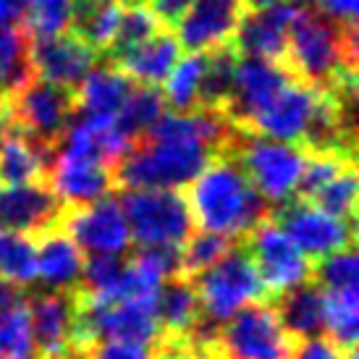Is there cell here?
I'll list each match as a JSON object with an SVG mask.
<instances>
[{
    "label": "cell",
    "mask_w": 359,
    "mask_h": 359,
    "mask_svg": "<svg viewBox=\"0 0 359 359\" xmlns=\"http://www.w3.org/2000/svg\"><path fill=\"white\" fill-rule=\"evenodd\" d=\"M155 351H158L155 359H223L215 349V344L202 346L194 341H160Z\"/></svg>",
    "instance_id": "cell-38"
},
{
    "label": "cell",
    "mask_w": 359,
    "mask_h": 359,
    "mask_svg": "<svg viewBox=\"0 0 359 359\" xmlns=\"http://www.w3.org/2000/svg\"><path fill=\"white\" fill-rule=\"evenodd\" d=\"M236 63H239V55L231 45L205 53V69H202L200 84V110L220 113V116L226 113V105H229L231 92H233Z\"/></svg>",
    "instance_id": "cell-27"
},
{
    "label": "cell",
    "mask_w": 359,
    "mask_h": 359,
    "mask_svg": "<svg viewBox=\"0 0 359 359\" xmlns=\"http://www.w3.org/2000/svg\"><path fill=\"white\" fill-rule=\"evenodd\" d=\"M48 187L66 210H76L84 205L108 197L116 187V173L108 163L87 155H76L69 150H55Z\"/></svg>",
    "instance_id": "cell-12"
},
{
    "label": "cell",
    "mask_w": 359,
    "mask_h": 359,
    "mask_svg": "<svg viewBox=\"0 0 359 359\" xmlns=\"http://www.w3.org/2000/svg\"><path fill=\"white\" fill-rule=\"evenodd\" d=\"M0 280L13 286H32L37 280V250L34 239L0 231Z\"/></svg>",
    "instance_id": "cell-31"
},
{
    "label": "cell",
    "mask_w": 359,
    "mask_h": 359,
    "mask_svg": "<svg viewBox=\"0 0 359 359\" xmlns=\"http://www.w3.org/2000/svg\"><path fill=\"white\" fill-rule=\"evenodd\" d=\"M278 320L283 330L294 341L315 339L325 330V307H323V289L315 280H309L304 286L286 291L278 297Z\"/></svg>",
    "instance_id": "cell-24"
},
{
    "label": "cell",
    "mask_w": 359,
    "mask_h": 359,
    "mask_svg": "<svg viewBox=\"0 0 359 359\" xmlns=\"http://www.w3.org/2000/svg\"><path fill=\"white\" fill-rule=\"evenodd\" d=\"M144 6L150 8V13L158 19L163 29H176L184 13L189 11L191 0H144Z\"/></svg>",
    "instance_id": "cell-39"
},
{
    "label": "cell",
    "mask_w": 359,
    "mask_h": 359,
    "mask_svg": "<svg viewBox=\"0 0 359 359\" xmlns=\"http://www.w3.org/2000/svg\"><path fill=\"white\" fill-rule=\"evenodd\" d=\"M223 152L239 163L244 176L270 208H280L297 197L307 163V152L302 147L231 126V137Z\"/></svg>",
    "instance_id": "cell-4"
},
{
    "label": "cell",
    "mask_w": 359,
    "mask_h": 359,
    "mask_svg": "<svg viewBox=\"0 0 359 359\" xmlns=\"http://www.w3.org/2000/svg\"><path fill=\"white\" fill-rule=\"evenodd\" d=\"M131 87L134 84L110 63L95 66L76 90V110L95 118H116L129 97Z\"/></svg>",
    "instance_id": "cell-22"
},
{
    "label": "cell",
    "mask_w": 359,
    "mask_h": 359,
    "mask_svg": "<svg viewBox=\"0 0 359 359\" xmlns=\"http://www.w3.org/2000/svg\"><path fill=\"white\" fill-rule=\"evenodd\" d=\"M121 13V0H74L71 34H76L97 55H102L118 29Z\"/></svg>",
    "instance_id": "cell-25"
},
{
    "label": "cell",
    "mask_w": 359,
    "mask_h": 359,
    "mask_svg": "<svg viewBox=\"0 0 359 359\" xmlns=\"http://www.w3.org/2000/svg\"><path fill=\"white\" fill-rule=\"evenodd\" d=\"M37 280L48 291H79L84 273V255L63 229L37 236Z\"/></svg>",
    "instance_id": "cell-18"
},
{
    "label": "cell",
    "mask_w": 359,
    "mask_h": 359,
    "mask_svg": "<svg viewBox=\"0 0 359 359\" xmlns=\"http://www.w3.org/2000/svg\"><path fill=\"white\" fill-rule=\"evenodd\" d=\"M286 69L323 92L357 81V27H339L304 0L289 27Z\"/></svg>",
    "instance_id": "cell-3"
},
{
    "label": "cell",
    "mask_w": 359,
    "mask_h": 359,
    "mask_svg": "<svg viewBox=\"0 0 359 359\" xmlns=\"http://www.w3.org/2000/svg\"><path fill=\"white\" fill-rule=\"evenodd\" d=\"M34 79L29 58V34L24 27L0 29V100L11 102Z\"/></svg>",
    "instance_id": "cell-26"
},
{
    "label": "cell",
    "mask_w": 359,
    "mask_h": 359,
    "mask_svg": "<svg viewBox=\"0 0 359 359\" xmlns=\"http://www.w3.org/2000/svg\"><path fill=\"white\" fill-rule=\"evenodd\" d=\"M74 0H29L21 27L29 34V40H45L69 32Z\"/></svg>",
    "instance_id": "cell-33"
},
{
    "label": "cell",
    "mask_w": 359,
    "mask_h": 359,
    "mask_svg": "<svg viewBox=\"0 0 359 359\" xmlns=\"http://www.w3.org/2000/svg\"><path fill=\"white\" fill-rule=\"evenodd\" d=\"M160 29H163V27L158 24V19L152 16L147 6H131V8H123L121 21H118V29H116V34H113L108 50L102 53L100 58L113 63V60H118L123 53H129V50H134V48L144 45V42L150 40V37H155Z\"/></svg>",
    "instance_id": "cell-32"
},
{
    "label": "cell",
    "mask_w": 359,
    "mask_h": 359,
    "mask_svg": "<svg viewBox=\"0 0 359 359\" xmlns=\"http://www.w3.org/2000/svg\"><path fill=\"white\" fill-rule=\"evenodd\" d=\"M66 208L48 184H24L0 189V231L37 239L53 229H60Z\"/></svg>",
    "instance_id": "cell-13"
},
{
    "label": "cell",
    "mask_w": 359,
    "mask_h": 359,
    "mask_svg": "<svg viewBox=\"0 0 359 359\" xmlns=\"http://www.w3.org/2000/svg\"><path fill=\"white\" fill-rule=\"evenodd\" d=\"M32 341L37 359H66L74 354L76 291H40L29 299Z\"/></svg>",
    "instance_id": "cell-16"
},
{
    "label": "cell",
    "mask_w": 359,
    "mask_h": 359,
    "mask_svg": "<svg viewBox=\"0 0 359 359\" xmlns=\"http://www.w3.org/2000/svg\"><path fill=\"white\" fill-rule=\"evenodd\" d=\"M16 131V121H13V113H11L8 102L0 100V144L8 140L11 134Z\"/></svg>",
    "instance_id": "cell-43"
},
{
    "label": "cell",
    "mask_w": 359,
    "mask_h": 359,
    "mask_svg": "<svg viewBox=\"0 0 359 359\" xmlns=\"http://www.w3.org/2000/svg\"><path fill=\"white\" fill-rule=\"evenodd\" d=\"M231 247H233V241L223 239L218 233H208V231L191 233L189 239L184 241V250H179L181 276L194 280L208 268H212Z\"/></svg>",
    "instance_id": "cell-34"
},
{
    "label": "cell",
    "mask_w": 359,
    "mask_h": 359,
    "mask_svg": "<svg viewBox=\"0 0 359 359\" xmlns=\"http://www.w3.org/2000/svg\"><path fill=\"white\" fill-rule=\"evenodd\" d=\"M8 105L16 121V129L50 152L58 150L63 134L69 131L71 121L79 113L74 92L60 90L37 76Z\"/></svg>",
    "instance_id": "cell-8"
},
{
    "label": "cell",
    "mask_w": 359,
    "mask_h": 359,
    "mask_svg": "<svg viewBox=\"0 0 359 359\" xmlns=\"http://www.w3.org/2000/svg\"><path fill=\"white\" fill-rule=\"evenodd\" d=\"M29 58L37 79L76 95L79 84L97 66L100 55L76 34L63 32L45 40H29Z\"/></svg>",
    "instance_id": "cell-14"
},
{
    "label": "cell",
    "mask_w": 359,
    "mask_h": 359,
    "mask_svg": "<svg viewBox=\"0 0 359 359\" xmlns=\"http://www.w3.org/2000/svg\"><path fill=\"white\" fill-rule=\"evenodd\" d=\"M55 152L24 137L19 129L0 144V184L24 187V184H48Z\"/></svg>",
    "instance_id": "cell-21"
},
{
    "label": "cell",
    "mask_w": 359,
    "mask_h": 359,
    "mask_svg": "<svg viewBox=\"0 0 359 359\" xmlns=\"http://www.w3.org/2000/svg\"><path fill=\"white\" fill-rule=\"evenodd\" d=\"M202 320L200 297L194 280L173 276L158 291V323L160 341H191Z\"/></svg>",
    "instance_id": "cell-20"
},
{
    "label": "cell",
    "mask_w": 359,
    "mask_h": 359,
    "mask_svg": "<svg viewBox=\"0 0 359 359\" xmlns=\"http://www.w3.org/2000/svg\"><path fill=\"white\" fill-rule=\"evenodd\" d=\"M231 137L220 113H165L116 165V187L123 189H184L218 158Z\"/></svg>",
    "instance_id": "cell-1"
},
{
    "label": "cell",
    "mask_w": 359,
    "mask_h": 359,
    "mask_svg": "<svg viewBox=\"0 0 359 359\" xmlns=\"http://www.w3.org/2000/svg\"><path fill=\"white\" fill-rule=\"evenodd\" d=\"M158 351L152 344L142 341H123V339H108L92 344L84 351V359H155Z\"/></svg>",
    "instance_id": "cell-37"
},
{
    "label": "cell",
    "mask_w": 359,
    "mask_h": 359,
    "mask_svg": "<svg viewBox=\"0 0 359 359\" xmlns=\"http://www.w3.org/2000/svg\"><path fill=\"white\" fill-rule=\"evenodd\" d=\"M0 351L8 359H37L32 341L29 299L8 280H0Z\"/></svg>",
    "instance_id": "cell-23"
},
{
    "label": "cell",
    "mask_w": 359,
    "mask_h": 359,
    "mask_svg": "<svg viewBox=\"0 0 359 359\" xmlns=\"http://www.w3.org/2000/svg\"><path fill=\"white\" fill-rule=\"evenodd\" d=\"M27 3H29V0H0V29L21 27Z\"/></svg>",
    "instance_id": "cell-42"
},
{
    "label": "cell",
    "mask_w": 359,
    "mask_h": 359,
    "mask_svg": "<svg viewBox=\"0 0 359 359\" xmlns=\"http://www.w3.org/2000/svg\"><path fill=\"white\" fill-rule=\"evenodd\" d=\"M270 220L278 223L307 259H325L354 247V223L328 215L312 202L289 200L276 210V215H270Z\"/></svg>",
    "instance_id": "cell-10"
},
{
    "label": "cell",
    "mask_w": 359,
    "mask_h": 359,
    "mask_svg": "<svg viewBox=\"0 0 359 359\" xmlns=\"http://www.w3.org/2000/svg\"><path fill=\"white\" fill-rule=\"evenodd\" d=\"M247 13L244 0H191L176 27V40L187 53H210L231 45Z\"/></svg>",
    "instance_id": "cell-15"
},
{
    "label": "cell",
    "mask_w": 359,
    "mask_h": 359,
    "mask_svg": "<svg viewBox=\"0 0 359 359\" xmlns=\"http://www.w3.org/2000/svg\"><path fill=\"white\" fill-rule=\"evenodd\" d=\"M304 0H283L268 8L247 11L239 21V29L231 40V48L239 58L283 60L289 27Z\"/></svg>",
    "instance_id": "cell-17"
},
{
    "label": "cell",
    "mask_w": 359,
    "mask_h": 359,
    "mask_svg": "<svg viewBox=\"0 0 359 359\" xmlns=\"http://www.w3.org/2000/svg\"><path fill=\"white\" fill-rule=\"evenodd\" d=\"M323 307L328 339L344 351L354 349L359 339V286L323 291Z\"/></svg>",
    "instance_id": "cell-29"
},
{
    "label": "cell",
    "mask_w": 359,
    "mask_h": 359,
    "mask_svg": "<svg viewBox=\"0 0 359 359\" xmlns=\"http://www.w3.org/2000/svg\"><path fill=\"white\" fill-rule=\"evenodd\" d=\"M312 6L339 27H357V0H312Z\"/></svg>",
    "instance_id": "cell-41"
},
{
    "label": "cell",
    "mask_w": 359,
    "mask_h": 359,
    "mask_svg": "<svg viewBox=\"0 0 359 359\" xmlns=\"http://www.w3.org/2000/svg\"><path fill=\"white\" fill-rule=\"evenodd\" d=\"M60 229L69 233L79 250L90 252V255L121 257L131 244V231L123 208L113 197H102L84 208L66 210Z\"/></svg>",
    "instance_id": "cell-11"
},
{
    "label": "cell",
    "mask_w": 359,
    "mask_h": 359,
    "mask_svg": "<svg viewBox=\"0 0 359 359\" xmlns=\"http://www.w3.org/2000/svg\"><path fill=\"white\" fill-rule=\"evenodd\" d=\"M165 113H168V105L163 100L160 87H142V84H134L126 102H123V108L118 110V116L113 121H116V126L121 129V134L134 144V142L140 140V137H144Z\"/></svg>",
    "instance_id": "cell-28"
},
{
    "label": "cell",
    "mask_w": 359,
    "mask_h": 359,
    "mask_svg": "<svg viewBox=\"0 0 359 359\" xmlns=\"http://www.w3.org/2000/svg\"><path fill=\"white\" fill-rule=\"evenodd\" d=\"M184 197L189 202L194 226L229 241H244L262 220L270 218V205L226 152L210 160Z\"/></svg>",
    "instance_id": "cell-2"
},
{
    "label": "cell",
    "mask_w": 359,
    "mask_h": 359,
    "mask_svg": "<svg viewBox=\"0 0 359 359\" xmlns=\"http://www.w3.org/2000/svg\"><path fill=\"white\" fill-rule=\"evenodd\" d=\"M181 45L176 34L170 29H160L155 37L134 48V50L123 53L118 60H113L110 66L118 69L131 84H142V87H160L168 79L173 66L181 60Z\"/></svg>",
    "instance_id": "cell-19"
},
{
    "label": "cell",
    "mask_w": 359,
    "mask_h": 359,
    "mask_svg": "<svg viewBox=\"0 0 359 359\" xmlns=\"http://www.w3.org/2000/svg\"><path fill=\"white\" fill-rule=\"evenodd\" d=\"M121 208L140 247H176L194 233L189 202L179 189H126Z\"/></svg>",
    "instance_id": "cell-5"
},
{
    "label": "cell",
    "mask_w": 359,
    "mask_h": 359,
    "mask_svg": "<svg viewBox=\"0 0 359 359\" xmlns=\"http://www.w3.org/2000/svg\"><path fill=\"white\" fill-rule=\"evenodd\" d=\"M357 191H359L357 168L349 165V168L341 170L333 181H328L312 200H304V202H312L315 208L325 210L328 215H336L341 220L354 223V215H357Z\"/></svg>",
    "instance_id": "cell-35"
},
{
    "label": "cell",
    "mask_w": 359,
    "mask_h": 359,
    "mask_svg": "<svg viewBox=\"0 0 359 359\" xmlns=\"http://www.w3.org/2000/svg\"><path fill=\"white\" fill-rule=\"evenodd\" d=\"M202 69H205V53H189L181 58L168 79L163 81V100L170 108V113H194L200 110V84Z\"/></svg>",
    "instance_id": "cell-30"
},
{
    "label": "cell",
    "mask_w": 359,
    "mask_h": 359,
    "mask_svg": "<svg viewBox=\"0 0 359 359\" xmlns=\"http://www.w3.org/2000/svg\"><path fill=\"white\" fill-rule=\"evenodd\" d=\"M0 359H8V357H6V354H3V351H0Z\"/></svg>",
    "instance_id": "cell-45"
},
{
    "label": "cell",
    "mask_w": 359,
    "mask_h": 359,
    "mask_svg": "<svg viewBox=\"0 0 359 359\" xmlns=\"http://www.w3.org/2000/svg\"><path fill=\"white\" fill-rule=\"evenodd\" d=\"M3 102H6V100H3Z\"/></svg>",
    "instance_id": "cell-46"
},
{
    "label": "cell",
    "mask_w": 359,
    "mask_h": 359,
    "mask_svg": "<svg viewBox=\"0 0 359 359\" xmlns=\"http://www.w3.org/2000/svg\"><path fill=\"white\" fill-rule=\"evenodd\" d=\"M359 262L354 247L341 250L330 257L320 259V265L312 270V280L318 283L323 291H336V289H349V286H359Z\"/></svg>",
    "instance_id": "cell-36"
},
{
    "label": "cell",
    "mask_w": 359,
    "mask_h": 359,
    "mask_svg": "<svg viewBox=\"0 0 359 359\" xmlns=\"http://www.w3.org/2000/svg\"><path fill=\"white\" fill-rule=\"evenodd\" d=\"M244 244L247 255L255 262L259 283L270 297H283L286 291L312 280V262L280 231L276 220H262L244 239Z\"/></svg>",
    "instance_id": "cell-9"
},
{
    "label": "cell",
    "mask_w": 359,
    "mask_h": 359,
    "mask_svg": "<svg viewBox=\"0 0 359 359\" xmlns=\"http://www.w3.org/2000/svg\"><path fill=\"white\" fill-rule=\"evenodd\" d=\"M244 3H247V11H257V8L276 6V3H283V0H244Z\"/></svg>",
    "instance_id": "cell-44"
},
{
    "label": "cell",
    "mask_w": 359,
    "mask_h": 359,
    "mask_svg": "<svg viewBox=\"0 0 359 359\" xmlns=\"http://www.w3.org/2000/svg\"><path fill=\"white\" fill-rule=\"evenodd\" d=\"M194 289L200 297L202 318L215 325L265 297L255 262L244 247H231L212 268L194 278Z\"/></svg>",
    "instance_id": "cell-6"
},
{
    "label": "cell",
    "mask_w": 359,
    "mask_h": 359,
    "mask_svg": "<svg viewBox=\"0 0 359 359\" xmlns=\"http://www.w3.org/2000/svg\"><path fill=\"white\" fill-rule=\"evenodd\" d=\"M215 349L223 359H291L297 341L283 330L270 304H250L218 328Z\"/></svg>",
    "instance_id": "cell-7"
},
{
    "label": "cell",
    "mask_w": 359,
    "mask_h": 359,
    "mask_svg": "<svg viewBox=\"0 0 359 359\" xmlns=\"http://www.w3.org/2000/svg\"><path fill=\"white\" fill-rule=\"evenodd\" d=\"M291 359H346V351L336 346L328 336H315V339L302 341Z\"/></svg>",
    "instance_id": "cell-40"
}]
</instances>
